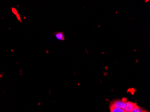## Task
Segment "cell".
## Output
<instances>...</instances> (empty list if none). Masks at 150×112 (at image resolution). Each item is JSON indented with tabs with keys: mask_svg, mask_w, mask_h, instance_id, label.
<instances>
[{
	"mask_svg": "<svg viewBox=\"0 0 150 112\" xmlns=\"http://www.w3.org/2000/svg\"><path fill=\"white\" fill-rule=\"evenodd\" d=\"M131 112H148L146 110L142 109L141 108L139 107V106H137L134 109L132 110Z\"/></svg>",
	"mask_w": 150,
	"mask_h": 112,
	"instance_id": "cell-5",
	"label": "cell"
},
{
	"mask_svg": "<svg viewBox=\"0 0 150 112\" xmlns=\"http://www.w3.org/2000/svg\"><path fill=\"white\" fill-rule=\"evenodd\" d=\"M127 101V99L125 98H123V99L121 100H114L111 103L110 106L124 109L125 108V106H126V103Z\"/></svg>",
	"mask_w": 150,
	"mask_h": 112,
	"instance_id": "cell-1",
	"label": "cell"
},
{
	"mask_svg": "<svg viewBox=\"0 0 150 112\" xmlns=\"http://www.w3.org/2000/svg\"><path fill=\"white\" fill-rule=\"evenodd\" d=\"M110 109L111 112H126L124 109L113 107L110 106Z\"/></svg>",
	"mask_w": 150,
	"mask_h": 112,
	"instance_id": "cell-4",
	"label": "cell"
},
{
	"mask_svg": "<svg viewBox=\"0 0 150 112\" xmlns=\"http://www.w3.org/2000/svg\"><path fill=\"white\" fill-rule=\"evenodd\" d=\"M137 106L136 103H134L131 101H127L126 106L124 110L126 112H131L133 109Z\"/></svg>",
	"mask_w": 150,
	"mask_h": 112,
	"instance_id": "cell-2",
	"label": "cell"
},
{
	"mask_svg": "<svg viewBox=\"0 0 150 112\" xmlns=\"http://www.w3.org/2000/svg\"><path fill=\"white\" fill-rule=\"evenodd\" d=\"M11 11L13 13L14 15H16L17 18H18V20H19L20 22H21V21L20 20V19H21V18L19 16V14H18V12L17 10H16V8H12Z\"/></svg>",
	"mask_w": 150,
	"mask_h": 112,
	"instance_id": "cell-6",
	"label": "cell"
},
{
	"mask_svg": "<svg viewBox=\"0 0 150 112\" xmlns=\"http://www.w3.org/2000/svg\"><path fill=\"white\" fill-rule=\"evenodd\" d=\"M55 37L57 39H59V40H64L65 39L64 33L62 32H59L56 33L55 34Z\"/></svg>",
	"mask_w": 150,
	"mask_h": 112,
	"instance_id": "cell-3",
	"label": "cell"
}]
</instances>
